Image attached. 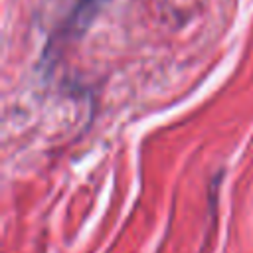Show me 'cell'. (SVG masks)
<instances>
[{
	"label": "cell",
	"mask_w": 253,
	"mask_h": 253,
	"mask_svg": "<svg viewBox=\"0 0 253 253\" xmlns=\"http://www.w3.org/2000/svg\"><path fill=\"white\" fill-rule=\"evenodd\" d=\"M107 0H79L75 4V8L69 12L65 24L61 26V30L57 32L55 40H67V38H77L87 24L93 20V16L97 14V10L105 4Z\"/></svg>",
	"instance_id": "1"
}]
</instances>
